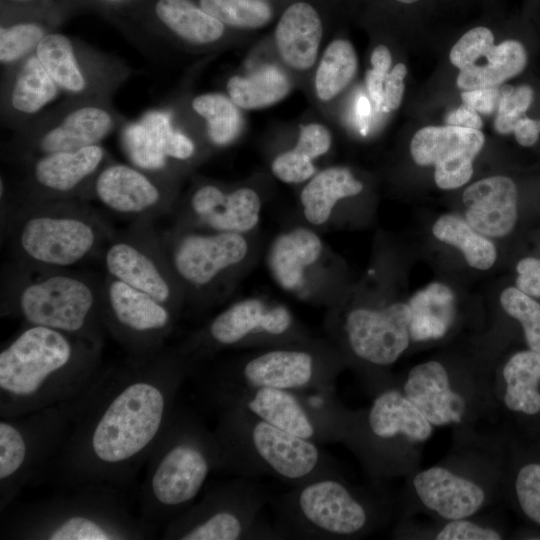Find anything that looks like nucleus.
I'll list each match as a JSON object with an SVG mask.
<instances>
[{"label":"nucleus","mask_w":540,"mask_h":540,"mask_svg":"<svg viewBox=\"0 0 540 540\" xmlns=\"http://www.w3.org/2000/svg\"><path fill=\"white\" fill-rule=\"evenodd\" d=\"M391 64L392 56L389 49L385 45L376 46L371 54L372 69L387 75L390 72Z\"/></svg>","instance_id":"bf43d9fd"},{"label":"nucleus","mask_w":540,"mask_h":540,"mask_svg":"<svg viewBox=\"0 0 540 540\" xmlns=\"http://www.w3.org/2000/svg\"><path fill=\"white\" fill-rule=\"evenodd\" d=\"M446 125L480 130L483 122L479 113L466 104L450 111L445 118Z\"/></svg>","instance_id":"6e6d98bb"},{"label":"nucleus","mask_w":540,"mask_h":540,"mask_svg":"<svg viewBox=\"0 0 540 540\" xmlns=\"http://www.w3.org/2000/svg\"><path fill=\"white\" fill-rule=\"evenodd\" d=\"M501 95V88H481L462 92L463 103L478 113L489 115L497 111Z\"/></svg>","instance_id":"5fc2aeb1"},{"label":"nucleus","mask_w":540,"mask_h":540,"mask_svg":"<svg viewBox=\"0 0 540 540\" xmlns=\"http://www.w3.org/2000/svg\"><path fill=\"white\" fill-rule=\"evenodd\" d=\"M125 121L112 100L67 97L12 132L2 157L16 168L39 156L101 144Z\"/></svg>","instance_id":"ddd939ff"},{"label":"nucleus","mask_w":540,"mask_h":540,"mask_svg":"<svg viewBox=\"0 0 540 540\" xmlns=\"http://www.w3.org/2000/svg\"><path fill=\"white\" fill-rule=\"evenodd\" d=\"M101 344L44 326L28 325L0 348V418L64 403L102 368Z\"/></svg>","instance_id":"f03ea898"},{"label":"nucleus","mask_w":540,"mask_h":540,"mask_svg":"<svg viewBox=\"0 0 540 540\" xmlns=\"http://www.w3.org/2000/svg\"><path fill=\"white\" fill-rule=\"evenodd\" d=\"M492 415L500 410L512 417L540 415V352L512 354L491 379Z\"/></svg>","instance_id":"c756f323"},{"label":"nucleus","mask_w":540,"mask_h":540,"mask_svg":"<svg viewBox=\"0 0 540 540\" xmlns=\"http://www.w3.org/2000/svg\"><path fill=\"white\" fill-rule=\"evenodd\" d=\"M286 75L274 66H263L246 77L232 76L226 89L237 107L260 109L282 100L290 91Z\"/></svg>","instance_id":"58836bf2"},{"label":"nucleus","mask_w":540,"mask_h":540,"mask_svg":"<svg viewBox=\"0 0 540 540\" xmlns=\"http://www.w3.org/2000/svg\"><path fill=\"white\" fill-rule=\"evenodd\" d=\"M516 286L531 297L540 298V259L526 257L516 266Z\"/></svg>","instance_id":"864d4df0"},{"label":"nucleus","mask_w":540,"mask_h":540,"mask_svg":"<svg viewBox=\"0 0 540 540\" xmlns=\"http://www.w3.org/2000/svg\"><path fill=\"white\" fill-rule=\"evenodd\" d=\"M363 190V184L345 167H329L315 173L300 193L306 221L320 226L328 222L336 204Z\"/></svg>","instance_id":"c9c22d12"},{"label":"nucleus","mask_w":540,"mask_h":540,"mask_svg":"<svg viewBox=\"0 0 540 540\" xmlns=\"http://www.w3.org/2000/svg\"><path fill=\"white\" fill-rule=\"evenodd\" d=\"M271 171L284 183L298 184L309 180L315 174V166L311 159L291 149L274 158Z\"/></svg>","instance_id":"8fccbe9b"},{"label":"nucleus","mask_w":540,"mask_h":540,"mask_svg":"<svg viewBox=\"0 0 540 540\" xmlns=\"http://www.w3.org/2000/svg\"><path fill=\"white\" fill-rule=\"evenodd\" d=\"M478 515L443 521L430 536L437 540H501L505 538L502 528L477 520Z\"/></svg>","instance_id":"09e8293b"},{"label":"nucleus","mask_w":540,"mask_h":540,"mask_svg":"<svg viewBox=\"0 0 540 540\" xmlns=\"http://www.w3.org/2000/svg\"><path fill=\"white\" fill-rule=\"evenodd\" d=\"M407 75V67L404 63L396 64L386 75L383 88L382 111H394L402 103L404 95V79Z\"/></svg>","instance_id":"603ef678"},{"label":"nucleus","mask_w":540,"mask_h":540,"mask_svg":"<svg viewBox=\"0 0 540 540\" xmlns=\"http://www.w3.org/2000/svg\"><path fill=\"white\" fill-rule=\"evenodd\" d=\"M66 21L43 12L0 13L1 70H8L35 53L40 42Z\"/></svg>","instance_id":"72a5a7b5"},{"label":"nucleus","mask_w":540,"mask_h":540,"mask_svg":"<svg viewBox=\"0 0 540 540\" xmlns=\"http://www.w3.org/2000/svg\"><path fill=\"white\" fill-rule=\"evenodd\" d=\"M310 338L284 304L259 297L238 300L179 345L192 366L220 353Z\"/></svg>","instance_id":"dca6fc26"},{"label":"nucleus","mask_w":540,"mask_h":540,"mask_svg":"<svg viewBox=\"0 0 540 540\" xmlns=\"http://www.w3.org/2000/svg\"><path fill=\"white\" fill-rule=\"evenodd\" d=\"M272 496L257 479L236 476L207 490L162 529L166 540L275 539L262 517Z\"/></svg>","instance_id":"f8f14e48"},{"label":"nucleus","mask_w":540,"mask_h":540,"mask_svg":"<svg viewBox=\"0 0 540 540\" xmlns=\"http://www.w3.org/2000/svg\"><path fill=\"white\" fill-rule=\"evenodd\" d=\"M101 312L107 333L134 356L165 347L179 318L154 297L110 275L102 280Z\"/></svg>","instance_id":"5701e85b"},{"label":"nucleus","mask_w":540,"mask_h":540,"mask_svg":"<svg viewBox=\"0 0 540 540\" xmlns=\"http://www.w3.org/2000/svg\"><path fill=\"white\" fill-rule=\"evenodd\" d=\"M134 0H95V12L103 14L106 11L121 8Z\"/></svg>","instance_id":"680f3d73"},{"label":"nucleus","mask_w":540,"mask_h":540,"mask_svg":"<svg viewBox=\"0 0 540 540\" xmlns=\"http://www.w3.org/2000/svg\"><path fill=\"white\" fill-rule=\"evenodd\" d=\"M395 1L403 3V4H413L419 0H395Z\"/></svg>","instance_id":"e2e57ef3"},{"label":"nucleus","mask_w":540,"mask_h":540,"mask_svg":"<svg viewBox=\"0 0 540 540\" xmlns=\"http://www.w3.org/2000/svg\"><path fill=\"white\" fill-rule=\"evenodd\" d=\"M487 63L460 70L456 84L464 90L498 87L520 74L527 64V52L517 40L495 45L486 57Z\"/></svg>","instance_id":"4c0bfd02"},{"label":"nucleus","mask_w":540,"mask_h":540,"mask_svg":"<svg viewBox=\"0 0 540 540\" xmlns=\"http://www.w3.org/2000/svg\"><path fill=\"white\" fill-rule=\"evenodd\" d=\"M275 539L351 540L387 524L393 514L389 496L359 486L342 474L292 486L272 498Z\"/></svg>","instance_id":"0eeeda50"},{"label":"nucleus","mask_w":540,"mask_h":540,"mask_svg":"<svg viewBox=\"0 0 540 540\" xmlns=\"http://www.w3.org/2000/svg\"><path fill=\"white\" fill-rule=\"evenodd\" d=\"M191 370L179 345L101 368L74 398L68 435L38 482L127 488L146 463Z\"/></svg>","instance_id":"f257e3e1"},{"label":"nucleus","mask_w":540,"mask_h":540,"mask_svg":"<svg viewBox=\"0 0 540 540\" xmlns=\"http://www.w3.org/2000/svg\"><path fill=\"white\" fill-rule=\"evenodd\" d=\"M534 98V91L529 85L501 87V95L494 121L495 129L500 134H510L517 121L525 116Z\"/></svg>","instance_id":"a18cd8bd"},{"label":"nucleus","mask_w":540,"mask_h":540,"mask_svg":"<svg viewBox=\"0 0 540 540\" xmlns=\"http://www.w3.org/2000/svg\"><path fill=\"white\" fill-rule=\"evenodd\" d=\"M262 202L252 188L226 190L213 182L196 184L175 205L176 223L211 231L246 234L259 223Z\"/></svg>","instance_id":"bb28decb"},{"label":"nucleus","mask_w":540,"mask_h":540,"mask_svg":"<svg viewBox=\"0 0 540 540\" xmlns=\"http://www.w3.org/2000/svg\"><path fill=\"white\" fill-rule=\"evenodd\" d=\"M102 16L147 53L163 42L195 48L215 46L227 31L194 0H134Z\"/></svg>","instance_id":"aec40b11"},{"label":"nucleus","mask_w":540,"mask_h":540,"mask_svg":"<svg viewBox=\"0 0 540 540\" xmlns=\"http://www.w3.org/2000/svg\"><path fill=\"white\" fill-rule=\"evenodd\" d=\"M205 12L227 28L257 29L273 16L266 0H194Z\"/></svg>","instance_id":"37998d69"},{"label":"nucleus","mask_w":540,"mask_h":540,"mask_svg":"<svg viewBox=\"0 0 540 540\" xmlns=\"http://www.w3.org/2000/svg\"><path fill=\"white\" fill-rule=\"evenodd\" d=\"M95 9V0H0V13L43 12L65 20Z\"/></svg>","instance_id":"de8ad7c7"},{"label":"nucleus","mask_w":540,"mask_h":540,"mask_svg":"<svg viewBox=\"0 0 540 540\" xmlns=\"http://www.w3.org/2000/svg\"><path fill=\"white\" fill-rule=\"evenodd\" d=\"M505 312L517 320L528 348L540 352V304L517 287L506 288L500 296Z\"/></svg>","instance_id":"c03bdc74"},{"label":"nucleus","mask_w":540,"mask_h":540,"mask_svg":"<svg viewBox=\"0 0 540 540\" xmlns=\"http://www.w3.org/2000/svg\"><path fill=\"white\" fill-rule=\"evenodd\" d=\"M11 260L29 266L72 268L102 256L116 231L89 202L11 198L0 218Z\"/></svg>","instance_id":"39448f33"},{"label":"nucleus","mask_w":540,"mask_h":540,"mask_svg":"<svg viewBox=\"0 0 540 540\" xmlns=\"http://www.w3.org/2000/svg\"><path fill=\"white\" fill-rule=\"evenodd\" d=\"M331 143L330 131L322 124L311 123L301 127L296 145L292 149L314 161L328 152Z\"/></svg>","instance_id":"3c124183"},{"label":"nucleus","mask_w":540,"mask_h":540,"mask_svg":"<svg viewBox=\"0 0 540 540\" xmlns=\"http://www.w3.org/2000/svg\"><path fill=\"white\" fill-rule=\"evenodd\" d=\"M370 113V103L366 97L361 96L357 103V117L362 133L367 129V120Z\"/></svg>","instance_id":"052dcab7"},{"label":"nucleus","mask_w":540,"mask_h":540,"mask_svg":"<svg viewBox=\"0 0 540 540\" xmlns=\"http://www.w3.org/2000/svg\"><path fill=\"white\" fill-rule=\"evenodd\" d=\"M471 432H461L442 462L410 474L409 494L443 521L479 515L502 495L506 453Z\"/></svg>","instance_id":"9d476101"},{"label":"nucleus","mask_w":540,"mask_h":540,"mask_svg":"<svg viewBox=\"0 0 540 540\" xmlns=\"http://www.w3.org/2000/svg\"><path fill=\"white\" fill-rule=\"evenodd\" d=\"M494 35L484 26H477L468 30L453 45L449 59L453 66L459 70L476 64L482 57H487L494 47Z\"/></svg>","instance_id":"49530a36"},{"label":"nucleus","mask_w":540,"mask_h":540,"mask_svg":"<svg viewBox=\"0 0 540 540\" xmlns=\"http://www.w3.org/2000/svg\"><path fill=\"white\" fill-rule=\"evenodd\" d=\"M112 159L101 144L34 158L16 167L11 198L22 201H91L93 182Z\"/></svg>","instance_id":"b1692460"},{"label":"nucleus","mask_w":540,"mask_h":540,"mask_svg":"<svg viewBox=\"0 0 540 540\" xmlns=\"http://www.w3.org/2000/svg\"><path fill=\"white\" fill-rule=\"evenodd\" d=\"M145 464L138 513L158 530L196 501L220 469L221 449L196 410L177 401Z\"/></svg>","instance_id":"7ed1b4c3"},{"label":"nucleus","mask_w":540,"mask_h":540,"mask_svg":"<svg viewBox=\"0 0 540 540\" xmlns=\"http://www.w3.org/2000/svg\"><path fill=\"white\" fill-rule=\"evenodd\" d=\"M192 111L205 126L210 144L224 147L233 142L241 129V119L235 103L221 93H204L192 98Z\"/></svg>","instance_id":"79ce46f5"},{"label":"nucleus","mask_w":540,"mask_h":540,"mask_svg":"<svg viewBox=\"0 0 540 540\" xmlns=\"http://www.w3.org/2000/svg\"><path fill=\"white\" fill-rule=\"evenodd\" d=\"M432 232L438 240L460 249L473 268L487 270L495 263L497 254L494 244L457 215L439 217Z\"/></svg>","instance_id":"a19ab883"},{"label":"nucleus","mask_w":540,"mask_h":540,"mask_svg":"<svg viewBox=\"0 0 540 540\" xmlns=\"http://www.w3.org/2000/svg\"><path fill=\"white\" fill-rule=\"evenodd\" d=\"M466 220L487 237L509 234L517 221V188L506 176H492L474 182L462 195Z\"/></svg>","instance_id":"7c9ffc66"},{"label":"nucleus","mask_w":540,"mask_h":540,"mask_svg":"<svg viewBox=\"0 0 540 540\" xmlns=\"http://www.w3.org/2000/svg\"><path fill=\"white\" fill-rule=\"evenodd\" d=\"M102 258L107 275L149 294L180 315L184 292L153 220H133L116 232Z\"/></svg>","instance_id":"412c9836"},{"label":"nucleus","mask_w":540,"mask_h":540,"mask_svg":"<svg viewBox=\"0 0 540 540\" xmlns=\"http://www.w3.org/2000/svg\"><path fill=\"white\" fill-rule=\"evenodd\" d=\"M216 410L239 407L262 420L317 444L342 442L352 411L335 387L313 389L247 388L210 404Z\"/></svg>","instance_id":"4468645a"},{"label":"nucleus","mask_w":540,"mask_h":540,"mask_svg":"<svg viewBox=\"0 0 540 540\" xmlns=\"http://www.w3.org/2000/svg\"><path fill=\"white\" fill-rule=\"evenodd\" d=\"M102 281L72 268L7 262L1 271L0 315L104 345Z\"/></svg>","instance_id":"423d86ee"},{"label":"nucleus","mask_w":540,"mask_h":540,"mask_svg":"<svg viewBox=\"0 0 540 540\" xmlns=\"http://www.w3.org/2000/svg\"><path fill=\"white\" fill-rule=\"evenodd\" d=\"M434 426L391 382L373 394L370 404L353 410L342 442L376 483L412 474Z\"/></svg>","instance_id":"9b49d317"},{"label":"nucleus","mask_w":540,"mask_h":540,"mask_svg":"<svg viewBox=\"0 0 540 540\" xmlns=\"http://www.w3.org/2000/svg\"><path fill=\"white\" fill-rule=\"evenodd\" d=\"M408 305L411 310L410 336L414 343L441 339L454 324L455 296L447 285L429 284L414 294Z\"/></svg>","instance_id":"e433bc0d"},{"label":"nucleus","mask_w":540,"mask_h":540,"mask_svg":"<svg viewBox=\"0 0 540 540\" xmlns=\"http://www.w3.org/2000/svg\"><path fill=\"white\" fill-rule=\"evenodd\" d=\"M161 236L185 300L195 303L212 301L249 252L245 235L239 233L175 224Z\"/></svg>","instance_id":"a211bd4d"},{"label":"nucleus","mask_w":540,"mask_h":540,"mask_svg":"<svg viewBox=\"0 0 540 540\" xmlns=\"http://www.w3.org/2000/svg\"><path fill=\"white\" fill-rule=\"evenodd\" d=\"M325 250L321 237L306 227L280 233L269 246L267 266L275 283L285 292L299 294L305 289L309 269Z\"/></svg>","instance_id":"2f4dec72"},{"label":"nucleus","mask_w":540,"mask_h":540,"mask_svg":"<svg viewBox=\"0 0 540 540\" xmlns=\"http://www.w3.org/2000/svg\"><path fill=\"white\" fill-rule=\"evenodd\" d=\"M485 143L480 130L457 126H426L412 137L410 153L420 166L435 167L436 185L444 190L467 183L473 174V161Z\"/></svg>","instance_id":"cd10ccee"},{"label":"nucleus","mask_w":540,"mask_h":540,"mask_svg":"<svg viewBox=\"0 0 540 540\" xmlns=\"http://www.w3.org/2000/svg\"><path fill=\"white\" fill-rule=\"evenodd\" d=\"M345 364L326 341H301L220 353L192 366L189 378L208 404L247 388L313 389L335 387Z\"/></svg>","instance_id":"6e6552de"},{"label":"nucleus","mask_w":540,"mask_h":540,"mask_svg":"<svg viewBox=\"0 0 540 540\" xmlns=\"http://www.w3.org/2000/svg\"><path fill=\"white\" fill-rule=\"evenodd\" d=\"M177 183L150 174L132 164L109 161L97 174L91 200L133 220H155L173 212Z\"/></svg>","instance_id":"a878e982"},{"label":"nucleus","mask_w":540,"mask_h":540,"mask_svg":"<svg viewBox=\"0 0 540 540\" xmlns=\"http://www.w3.org/2000/svg\"><path fill=\"white\" fill-rule=\"evenodd\" d=\"M397 385L434 427L470 431L492 415L491 378L452 373L439 360L415 365Z\"/></svg>","instance_id":"6ab92c4d"},{"label":"nucleus","mask_w":540,"mask_h":540,"mask_svg":"<svg viewBox=\"0 0 540 540\" xmlns=\"http://www.w3.org/2000/svg\"><path fill=\"white\" fill-rule=\"evenodd\" d=\"M35 54L68 98L112 100L132 73L124 60L58 31L47 35Z\"/></svg>","instance_id":"4be33fe9"},{"label":"nucleus","mask_w":540,"mask_h":540,"mask_svg":"<svg viewBox=\"0 0 540 540\" xmlns=\"http://www.w3.org/2000/svg\"><path fill=\"white\" fill-rule=\"evenodd\" d=\"M61 90L35 53L1 72L0 120L12 132L40 115Z\"/></svg>","instance_id":"c85d7f7f"},{"label":"nucleus","mask_w":540,"mask_h":540,"mask_svg":"<svg viewBox=\"0 0 540 540\" xmlns=\"http://www.w3.org/2000/svg\"><path fill=\"white\" fill-rule=\"evenodd\" d=\"M218 411L214 433L221 449L219 472L291 486L342 474L320 444L284 431L239 407Z\"/></svg>","instance_id":"1a4fd4ad"},{"label":"nucleus","mask_w":540,"mask_h":540,"mask_svg":"<svg viewBox=\"0 0 540 540\" xmlns=\"http://www.w3.org/2000/svg\"><path fill=\"white\" fill-rule=\"evenodd\" d=\"M5 513L0 539L143 540L157 530L129 506L124 489L86 483ZM2 514V513H1Z\"/></svg>","instance_id":"20e7f679"},{"label":"nucleus","mask_w":540,"mask_h":540,"mask_svg":"<svg viewBox=\"0 0 540 540\" xmlns=\"http://www.w3.org/2000/svg\"><path fill=\"white\" fill-rule=\"evenodd\" d=\"M516 141L524 146L534 145L540 135V120H534L526 115L520 118L513 128Z\"/></svg>","instance_id":"4d7b16f0"},{"label":"nucleus","mask_w":540,"mask_h":540,"mask_svg":"<svg viewBox=\"0 0 540 540\" xmlns=\"http://www.w3.org/2000/svg\"><path fill=\"white\" fill-rule=\"evenodd\" d=\"M502 495L523 519L540 529V452L515 447L506 453Z\"/></svg>","instance_id":"f704fd0d"},{"label":"nucleus","mask_w":540,"mask_h":540,"mask_svg":"<svg viewBox=\"0 0 540 540\" xmlns=\"http://www.w3.org/2000/svg\"><path fill=\"white\" fill-rule=\"evenodd\" d=\"M322 36L321 17L306 1L291 3L281 14L274 31L279 56L297 71H307L315 65Z\"/></svg>","instance_id":"473e14b6"},{"label":"nucleus","mask_w":540,"mask_h":540,"mask_svg":"<svg viewBox=\"0 0 540 540\" xmlns=\"http://www.w3.org/2000/svg\"><path fill=\"white\" fill-rule=\"evenodd\" d=\"M358 69V58L352 43L335 39L326 47L318 64L314 87L321 101H330L353 80Z\"/></svg>","instance_id":"ea45409f"},{"label":"nucleus","mask_w":540,"mask_h":540,"mask_svg":"<svg viewBox=\"0 0 540 540\" xmlns=\"http://www.w3.org/2000/svg\"><path fill=\"white\" fill-rule=\"evenodd\" d=\"M74 398L12 418H0V512L25 486L38 483L70 429Z\"/></svg>","instance_id":"f3484780"},{"label":"nucleus","mask_w":540,"mask_h":540,"mask_svg":"<svg viewBox=\"0 0 540 540\" xmlns=\"http://www.w3.org/2000/svg\"><path fill=\"white\" fill-rule=\"evenodd\" d=\"M120 142L130 164L173 183L198 156L195 140L175 126L173 114L164 108L126 120L120 127Z\"/></svg>","instance_id":"393cba45"},{"label":"nucleus","mask_w":540,"mask_h":540,"mask_svg":"<svg viewBox=\"0 0 540 540\" xmlns=\"http://www.w3.org/2000/svg\"><path fill=\"white\" fill-rule=\"evenodd\" d=\"M386 75L370 69L366 73V86L376 110H382L383 88Z\"/></svg>","instance_id":"13d9d810"},{"label":"nucleus","mask_w":540,"mask_h":540,"mask_svg":"<svg viewBox=\"0 0 540 540\" xmlns=\"http://www.w3.org/2000/svg\"><path fill=\"white\" fill-rule=\"evenodd\" d=\"M411 310L408 303L384 307L359 306L339 320H329L328 329L344 364L361 371L364 384L374 394L390 384L385 370L408 349Z\"/></svg>","instance_id":"2eb2a0df"}]
</instances>
